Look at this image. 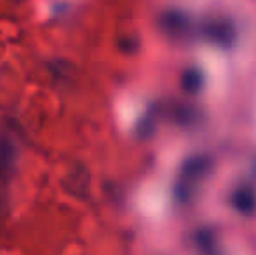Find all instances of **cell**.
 Listing matches in <instances>:
<instances>
[{"label":"cell","mask_w":256,"mask_h":255,"mask_svg":"<svg viewBox=\"0 0 256 255\" xmlns=\"http://www.w3.org/2000/svg\"><path fill=\"white\" fill-rule=\"evenodd\" d=\"M212 163L206 156H194L183 163L180 170V177L176 180L174 196L180 203H188L197 194V187L202 184V180L211 173Z\"/></svg>","instance_id":"6da1fadb"},{"label":"cell","mask_w":256,"mask_h":255,"mask_svg":"<svg viewBox=\"0 0 256 255\" xmlns=\"http://www.w3.org/2000/svg\"><path fill=\"white\" fill-rule=\"evenodd\" d=\"M158 28L171 41H185L190 37L192 23L190 18L182 11H166L158 18Z\"/></svg>","instance_id":"7a4b0ae2"},{"label":"cell","mask_w":256,"mask_h":255,"mask_svg":"<svg viewBox=\"0 0 256 255\" xmlns=\"http://www.w3.org/2000/svg\"><path fill=\"white\" fill-rule=\"evenodd\" d=\"M202 35L206 41L220 48H232L236 42L237 32L232 21L228 20H209L202 27Z\"/></svg>","instance_id":"3957f363"},{"label":"cell","mask_w":256,"mask_h":255,"mask_svg":"<svg viewBox=\"0 0 256 255\" xmlns=\"http://www.w3.org/2000/svg\"><path fill=\"white\" fill-rule=\"evenodd\" d=\"M232 206L239 211L240 215H251L256 213V191L250 185H239L236 191L232 192Z\"/></svg>","instance_id":"277c9868"},{"label":"cell","mask_w":256,"mask_h":255,"mask_svg":"<svg viewBox=\"0 0 256 255\" xmlns=\"http://www.w3.org/2000/svg\"><path fill=\"white\" fill-rule=\"evenodd\" d=\"M202 86H204V75L199 68L192 67V68H186V70L183 72L182 88L185 93H188V95H197V93H200Z\"/></svg>","instance_id":"5b68a950"},{"label":"cell","mask_w":256,"mask_h":255,"mask_svg":"<svg viewBox=\"0 0 256 255\" xmlns=\"http://www.w3.org/2000/svg\"><path fill=\"white\" fill-rule=\"evenodd\" d=\"M196 245L202 255H218L216 253V239L214 232L209 229H200L196 234Z\"/></svg>","instance_id":"8992f818"}]
</instances>
